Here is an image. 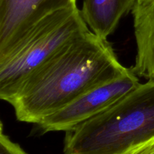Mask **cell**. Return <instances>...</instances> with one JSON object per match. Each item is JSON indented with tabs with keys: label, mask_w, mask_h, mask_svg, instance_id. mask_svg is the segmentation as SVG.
<instances>
[{
	"label": "cell",
	"mask_w": 154,
	"mask_h": 154,
	"mask_svg": "<svg viewBox=\"0 0 154 154\" xmlns=\"http://www.w3.org/2000/svg\"><path fill=\"white\" fill-rule=\"evenodd\" d=\"M127 69L108 40L89 29L66 44L35 72L11 105L17 120L37 124Z\"/></svg>",
	"instance_id": "obj_1"
},
{
	"label": "cell",
	"mask_w": 154,
	"mask_h": 154,
	"mask_svg": "<svg viewBox=\"0 0 154 154\" xmlns=\"http://www.w3.org/2000/svg\"><path fill=\"white\" fill-rule=\"evenodd\" d=\"M154 138V80L66 132L64 154H120Z\"/></svg>",
	"instance_id": "obj_2"
},
{
	"label": "cell",
	"mask_w": 154,
	"mask_h": 154,
	"mask_svg": "<svg viewBox=\"0 0 154 154\" xmlns=\"http://www.w3.org/2000/svg\"><path fill=\"white\" fill-rule=\"evenodd\" d=\"M89 29L78 5L59 10L42 20L0 57V100L11 104L35 72L66 44Z\"/></svg>",
	"instance_id": "obj_3"
},
{
	"label": "cell",
	"mask_w": 154,
	"mask_h": 154,
	"mask_svg": "<svg viewBox=\"0 0 154 154\" xmlns=\"http://www.w3.org/2000/svg\"><path fill=\"white\" fill-rule=\"evenodd\" d=\"M140 84L138 77L128 69L123 75L88 90L61 109L37 123L42 134L67 132L99 115Z\"/></svg>",
	"instance_id": "obj_4"
},
{
	"label": "cell",
	"mask_w": 154,
	"mask_h": 154,
	"mask_svg": "<svg viewBox=\"0 0 154 154\" xmlns=\"http://www.w3.org/2000/svg\"><path fill=\"white\" fill-rule=\"evenodd\" d=\"M77 5V0H0V57L48 15Z\"/></svg>",
	"instance_id": "obj_5"
},
{
	"label": "cell",
	"mask_w": 154,
	"mask_h": 154,
	"mask_svg": "<svg viewBox=\"0 0 154 154\" xmlns=\"http://www.w3.org/2000/svg\"><path fill=\"white\" fill-rule=\"evenodd\" d=\"M135 0H84L81 16L92 32L107 39L122 18L132 11Z\"/></svg>",
	"instance_id": "obj_6"
},
{
	"label": "cell",
	"mask_w": 154,
	"mask_h": 154,
	"mask_svg": "<svg viewBox=\"0 0 154 154\" xmlns=\"http://www.w3.org/2000/svg\"><path fill=\"white\" fill-rule=\"evenodd\" d=\"M132 13L137 52L131 69L138 77L154 80V3Z\"/></svg>",
	"instance_id": "obj_7"
},
{
	"label": "cell",
	"mask_w": 154,
	"mask_h": 154,
	"mask_svg": "<svg viewBox=\"0 0 154 154\" xmlns=\"http://www.w3.org/2000/svg\"><path fill=\"white\" fill-rule=\"evenodd\" d=\"M0 154H27L19 144L0 132Z\"/></svg>",
	"instance_id": "obj_8"
},
{
	"label": "cell",
	"mask_w": 154,
	"mask_h": 154,
	"mask_svg": "<svg viewBox=\"0 0 154 154\" xmlns=\"http://www.w3.org/2000/svg\"><path fill=\"white\" fill-rule=\"evenodd\" d=\"M120 154H154V138L131 147Z\"/></svg>",
	"instance_id": "obj_9"
},
{
	"label": "cell",
	"mask_w": 154,
	"mask_h": 154,
	"mask_svg": "<svg viewBox=\"0 0 154 154\" xmlns=\"http://www.w3.org/2000/svg\"><path fill=\"white\" fill-rule=\"evenodd\" d=\"M153 3L154 0H135L132 12L138 11L147 8Z\"/></svg>",
	"instance_id": "obj_10"
},
{
	"label": "cell",
	"mask_w": 154,
	"mask_h": 154,
	"mask_svg": "<svg viewBox=\"0 0 154 154\" xmlns=\"http://www.w3.org/2000/svg\"><path fill=\"white\" fill-rule=\"evenodd\" d=\"M2 132V125L1 122H0V132Z\"/></svg>",
	"instance_id": "obj_11"
}]
</instances>
